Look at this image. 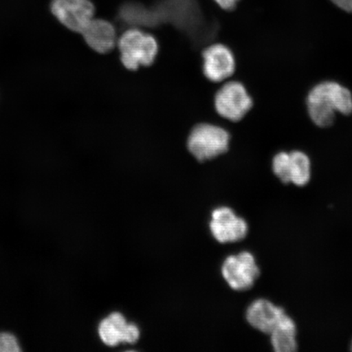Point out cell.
I'll list each match as a JSON object with an SVG mask.
<instances>
[{"instance_id": "8fae6325", "label": "cell", "mask_w": 352, "mask_h": 352, "mask_svg": "<svg viewBox=\"0 0 352 352\" xmlns=\"http://www.w3.org/2000/svg\"><path fill=\"white\" fill-rule=\"evenodd\" d=\"M285 314L283 307L275 305L267 299L259 298L248 307L245 316L253 328L270 334Z\"/></svg>"}, {"instance_id": "d6986e66", "label": "cell", "mask_w": 352, "mask_h": 352, "mask_svg": "<svg viewBox=\"0 0 352 352\" xmlns=\"http://www.w3.org/2000/svg\"><path fill=\"white\" fill-rule=\"evenodd\" d=\"M331 2L341 10L352 13V0H331Z\"/></svg>"}, {"instance_id": "ac0fdd59", "label": "cell", "mask_w": 352, "mask_h": 352, "mask_svg": "<svg viewBox=\"0 0 352 352\" xmlns=\"http://www.w3.org/2000/svg\"><path fill=\"white\" fill-rule=\"evenodd\" d=\"M240 1L241 0H214L220 8L226 11L234 10Z\"/></svg>"}, {"instance_id": "ffe728a7", "label": "cell", "mask_w": 352, "mask_h": 352, "mask_svg": "<svg viewBox=\"0 0 352 352\" xmlns=\"http://www.w3.org/2000/svg\"><path fill=\"white\" fill-rule=\"evenodd\" d=\"M351 349L352 351V342H351Z\"/></svg>"}, {"instance_id": "7c38bea8", "label": "cell", "mask_w": 352, "mask_h": 352, "mask_svg": "<svg viewBox=\"0 0 352 352\" xmlns=\"http://www.w3.org/2000/svg\"><path fill=\"white\" fill-rule=\"evenodd\" d=\"M80 34L87 45L98 54H108L118 44L116 28L107 20L94 17Z\"/></svg>"}, {"instance_id": "30bf717a", "label": "cell", "mask_w": 352, "mask_h": 352, "mask_svg": "<svg viewBox=\"0 0 352 352\" xmlns=\"http://www.w3.org/2000/svg\"><path fill=\"white\" fill-rule=\"evenodd\" d=\"M204 56V72L209 80L219 82L231 77L235 72L236 61L232 52L223 44H213L206 47Z\"/></svg>"}, {"instance_id": "6da1fadb", "label": "cell", "mask_w": 352, "mask_h": 352, "mask_svg": "<svg viewBox=\"0 0 352 352\" xmlns=\"http://www.w3.org/2000/svg\"><path fill=\"white\" fill-rule=\"evenodd\" d=\"M308 116L320 129L333 125L338 113L349 116L352 113V94L350 89L336 81L318 83L307 96Z\"/></svg>"}, {"instance_id": "5b68a950", "label": "cell", "mask_w": 352, "mask_h": 352, "mask_svg": "<svg viewBox=\"0 0 352 352\" xmlns=\"http://www.w3.org/2000/svg\"><path fill=\"white\" fill-rule=\"evenodd\" d=\"M222 274L232 289L245 292L253 287L255 281L261 275V270L254 255L248 252H243L230 255L224 261Z\"/></svg>"}, {"instance_id": "3957f363", "label": "cell", "mask_w": 352, "mask_h": 352, "mask_svg": "<svg viewBox=\"0 0 352 352\" xmlns=\"http://www.w3.org/2000/svg\"><path fill=\"white\" fill-rule=\"evenodd\" d=\"M230 140V134L222 127L202 123L192 130L188 139V148L198 161L205 162L226 153Z\"/></svg>"}, {"instance_id": "ba28073f", "label": "cell", "mask_w": 352, "mask_h": 352, "mask_svg": "<svg viewBox=\"0 0 352 352\" xmlns=\"http://www.w3.org/2000/svg\"><path fill=\"white\" fill-rule=\"evenodd\" d=\"M211 234L220 243H231L245 239L248 234V222L230 208L221 206L211 214L210 223Z\"/></svg>"}, {"instance_id": "5bb4252c", "label": "cell", "mask_w": 352, "mask_h": 352, "mask_svg": "<svg viewBox=\"0 0 352 352\" xmlns=\"http://www.w3.org/2000/svg\"><path fill=\"white\" fill-rule=\"evenodd\" d=\"M120 15L121 19L131 28L154 26L160 23L156 8L147 7L142 3L130 2L123 4Z\"/></svg>"}, {"instance_id": "9a60e30c", "label": "cell", "mask_w": 352, "mask_h": 352, "mask_svg": "<svg viewBox=\"0 0 352 352\" xmlns=\"http://www.w3.org/2000/svg\"><path fill=\"white\" fill-rule=\"evenodd\" d=\"M289 183L298 187L305 186L310 182L311 161L305 152L301 151L289 152Z\"/></svg>"}, {"instance_id": "e0dca14e", "label": "cell", "mask_w": 352, "mask_h": 352, "mask_svg": "<svg viewBox=\"0 0 352 352\" xmlns=\"http://www.w3.org/2000/svg\"><path fill=\"white\" fill-rule=\"evenodd\" d=\"M21 347L17 338L10 333H0V352H19Z\"/></svg>"}, {"instance_id": "4fadbf2b", "label": "cell", "mask_w": 352, "mask_h": 352, "mask_svg": "<svg viewBox=\"0 0 352 352\" xmlns=\"http://www.w3.org/2000/svg\"><path fill=\"white\" fill-rule=\"evenodd\" d=\"M297 327L294 320L285 314L270 334L272 349L276 352H294L298 349Z\"/></svg>"}, {"instance_id": "7a4b0ae2", "label": "cell", "mask_w": 352, "mask_h": 352, "mask_svg": "<svg viewBox=\"0 0 352 352\" xmlns=\"http://www.w3.org/2000/svg\"><path fill=\"white\" fill-rule=\"evenodd\" d=\"M117 45L122 63L130 70L151 65L158 51L156 38L138 28L126 30L118 39Z\"/></svg>"}, {"instance_id": "52a82bcc", "label": "cell", "mask_w": 352, "mask_h": 352, "mask_svg": "<svg viewBox=\"0 0 352 352\" xmlns=\"http://www.w3.org/2000/svg\"><path fill=\"white\" fill-rule=\"evenodd\" d=\"M160 21H170L179 28H200L202 15L196 0H160L155 6Z\"/></svg>"}, {"instance_id": "9c48e42d", "label": "cell", "mask_w": 352, "mask_h": 352, "mask_svg": "<svg viewBox=\"0 0 352 352\" xmlns=\"http://www.w3.org/2000/svg\"><path fill=\"white\" fill-rule=\"evenodd\" d=\"M98 333L100 340L109 346H116L121 343L134 344L140 337L138 325L129 322L120 312H113L101 320Z\"/></svg>"}, {"instance_id": "277c9868", "label": "cell", "mask_w": 352, "mask_h": 352, "mask_svg": "<svg viewBox=\"0 0 352 352\" xmlns=\"http://www.w3.org/2000/svg\"><path fill=\"white\" fill-rule=\"evenodd\" d=\"M214 104L220 116L232 122H239L252 109L254 101L241 82L232 81L218 91Z\"/></svg>"}, {"instance_id": "8992f818", "label": "cell", "mask_w": 352, "mask_h": 352, "mask_svg": "<svg viewBox=\"0 0 352 352\" xmlns=\"http://www.w3.org/2000/svg\"><path fill=\"white\" fill-rule=\"evenodd\" d=\"M50 8L61 25L76 33H81L95 16L90 0H52Z\"/></svg>"}, {"instance_id": "2e32d148", "label": "cell", "mask_w": 352, "mask_h": 352, "mask_svg": "<svg viewBox=\"0 0 352 352\" xmlns=\"http://www.w3.org/2000/svg\"><path fill=\"white\" fill-rule=\"evenodd\" d=\"M289 152L286 151L277 153L272 162V168L274 175L285 184H289Z\"/></svg>"}]
</instances>
